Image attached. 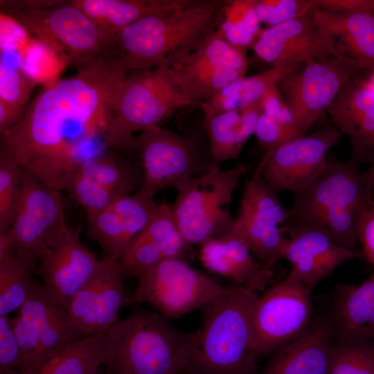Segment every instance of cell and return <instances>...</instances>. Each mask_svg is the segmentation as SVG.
Masks as SVG:
<instances>
[{
    "label": "cell",
    "mask_w": 374,
    "mask_h": 374,
    "mask_svg": "<svg viewBox=\"0 0 374 374\" xmlns=\"http://www.w3.org/2000/svg\"><path fill=\"white\" fill-rule=\"evenodd\" d=\"M127 72L112 55L58 80L33 100L20 122L1 136L21 166L64 190L88 159L107 148L105 134L119 84Z\"/></svg>",
    "instance_id": "6da1fadb"
},
{
    "label": "cell",
    "mask_w": 374,
    "mask_h": 374,
    "mask_svg": "<svg viewBox=\"0 0 374 374\" xmlns=\"http://www.w3.org/2000/svg\"><path fill=\"white\" fill-rule=\"evenodd\" d=\"M256 292L224 287L200 308L199 328L186 335V374H257L251 317Z\"/></svg>",
    "instance_id": "7a4b0ae2"
},
{
    "label": "cell",
    "mask_w": 374,
    "mask_h": 374,
    "mask_svg": "<svg viewBox=\"0 0 374 374\" xmlns=\"http://www.w3.org/2000/svg\"><path fill=\"white\" fill-rule=\"evenodd\" d=\"M359 166L350 158L328 161L310 183L292 193L283 228L316 231L344 249L358 251V223L373 195Z\"/></svg>",
    "instance_id": "3957f363"
},
{
    "label": "cell",
    "mask_w": 374,
    "mask_h": 374,
    "mask_svg": "<svg viewBox=\"0 0 374 374\" xmlns=\"http://www.w3.org/2000/svg\"><path fill=\"white\" fill-rule=\"evenodd\" d=\"M224 1H194L184 8L141 19L116 35L112 55L126 72L170 68L215 31Z\"/></svg>",
    "instance_id": "277c9868"
},
{
    "label": "cell",
    "mask_w": 374,
    "mask_h": 374,
    "mask_svg": "<svg viewBox=\"0 0 374 374\" xmlns=\"http://www.w3.org/2000/svg\"><path fill=\"white\" fill-rule=\"evenodd\" d=\"M186 335L157 312H135L106 332V374H186Z\"/></svg>",
    "instance_id": "5b68a950"
},
{
    "label": "cell",
    "mask_w": 374,
    "mask_h": 374,
    "mask_svg": "<svg viewBox=\"0 0 374 374\" xmlns=\"http://www.w3.org/2000/svg\"><path fill=\"white\" fill-rule=\"evenodd\" d=\"M193 106L170 68L127 72L115 95L105 134L107 148L134 151L133 133L160 125L175 112Z\"/></svg>",
    "instance_id": "8992f818"
},
{
    "label": "cell",
    "mask_w": 374,
    "mask_h": 374,
    "mask_svg": "<svg viewBox=\"0 0 374 374\" xmlns=\"http://www.w3.org/2000/svg\"><path fill=\"white\" fill-rule=\"evenodd\" d=\"M246 171L243 163L224 170L216 163L177 190L171 209L177 228L188 244L201 245L229 232L235 217L226 206Z\"/></svg>",
    "instance_id": "52a82bcc"
},
{
    "label": "cell",
    "mask_w": 374,
    "mask_h": 374,
    "mask_svg": "<svg viewBox=\"0 0 374 374\" xmlns=\"http://www.w3.org/2000/svg\"><path fill=\"white\" fill-rule=\"evenodd\" d=\"M197 136L181 135L160 125L141 132L134 145L143 173L139 190L153 197L166 188L177 190L217 163L209 143H203Z\"/></svg>",
    "instance_id": "ba28073f"
},
{
    "label": "cell",
    "mask_w": 374,
    "mask_h": 374,
    "mask_svg": "<svg viewBox=\"0 0 374 374\" xmlns=\"http://www.w3.org/2000/svg\"><path fill=\"white\" fill-rule=\"evenodd\" d=\"M6 11L78 70L112 53L114 39L70 1L44 10Z\"/></svg>",
    "instance_id": "9c48e42d"
},
{
    "label": "cell",
    "mask_w": 374,
    "mask_h": 374,
    "mask_svg": "<svg viewBox=\"0 0 374 374\" xmlns=\"http://www.w3.org/2000/svg\"><path fill=\"white\" fill-rule=\"evenodd\" d=\"M138 280L130 304L148 303L168 320L200 309L224 287L179 259L161 261Z\"/></svg>",
    "instance_id": "30bf717a"
},
{
    "label": "cell",
    "mask_w": 374,
    "mask_h": 374,
    "mask_svg": "<svg viewBox=\"0 0 374 374\" xmlns=\"http://www.w3.org/2000/svg\"><path fill=\"white\" fill-rule=\"evenodd\" d=\"M310 292L287 276L258 296L251 317L252 348L257 357L279 348L309 327Z\"/></svg>",
    "instance_id": "8fae6325"
},
{
    "label": "cell",
    "mask_w": 374,
    "mask_h": 374,
    "mask_svg": "<svg viewBox=\"0 0 374 374\" xmlns=\"http://www.w3.org/2000/svg\"><path fill=\"white\" fill-rule=\"evenodd\" d=\"M13 320L22 355L19 372L33 369L85 337L66 309L55 303L36 280Z\"/></svg>",
    "instance_id": "7c38bea8"
},
{
    "label": "cell",
    "mask_w": 374,
    "mask_h": 374,
    "mask_svg": "<svg viewBox=\"0 0 374 374\" xmlns=\"http://www.w3.org/2000/svg\"><path fill=\"white\" fill-rule=\"evenodd\" d=\"M288 215L277 192L256 170L247 180L238 215L229 233L240 236L262 267L271 270L283 258L286 235L283 226Z\"/></svg>",
    "instance_id": "4fadbf2b"
},
{
    "label": "cell",
    "mask_w": 374,
    "mask_h": 374,
    "mask_svg": "<svg viewBox=\"0 0 374 374\" xmlns=\"http://www.w3.org/2000/svg\"><path fill=\"white\" fill-rule=\"evenodd\" d=\"M362 70L335 57L309 61L280 79L277 87L301 136L316 122L342 87Z\"/></svg>",
    "instance_id": "5bb4252c"
},
{
    "label": "cell",
    "mask_w": 374,
    "mask_h": 374,
    "mask_svg": "<svg viewBox=\"0 0 374 374\" xmlns=\"http://www.w3.org/2000/svg\"><path fill=\"white\" fill-rule=\"evenodd\" d=\"M67 227L60 190L23 168L19 199L10 227L17 256L35 265L49 242Z\"/></svg>",
    "instance_id": "9a60e30c"
},
{
    "label": "cell",
    "mask_w": 374,
    "mask_h": 374,
    "mask_svg": "<svg viewBox=\"0 0 374 374\" xmlns=\"http://www.w3.org/2000/svg\"><path fill=\"white\" fill-rule=\"evenodd\" d=\"M341 134L333 125H328L294 139L265 153L256 170L277 193H294L319 174L328 162L327 152Z\"/></svg>",
    "instance_id": "2e32d148"
},
{
    "label": "cell",
    "mask_w": 374,
    "mask_h": 374,
    "mask_svg": "<svg viewBox=\"0 0 374 374\" xmlns=\"http://www.w3.org/2000/svg\"><path fill=\"white\" fill-rule=\"evenodd\" d=\"M142 183L141 167L105 152L82 163L64 190L87 215L101 210L118 197L138 191Z\"/></svg>",
    "instance_id": "e0dca14e"
},
{
    "label": "cell",
    "mask_w": 374,
    "mask_h": 374,
    "mask_svg": "<svg viewBox=\"0 0 374 374\" xmlns=\"http://www.w3.org/2000/svg\"><path fill=\"white\" fill-rule=\"evenodd\" d=\"M78 227H67L42 253L35 271L51 299L66 308L72 298L89 280L98 262L80 240Z\"/></svg>",
    "instance_id": "ac0fdd59"
},
{
    "label": "cell",
    "mask_w": 374,
    "mask_h": 374,
    "mask_svg": "<svg viewBox=\"0 0 374 374\" xmlns=\"http://www.w3.org/2000/svg\"><path fill=\"white\" fill-rule=\"evenodd\" d=\"M123 279L119 260L103 256L91 278L72 298L66 309L84 336L118 321L120 310L130 304Z\"/></svg>",
    "instance_id": "d6986e66"
},
{
    "label": "cell",
    "mask_w": 374,
    "mask_h": 374,
    "mask_svg": "<svg viewBox=\"0 0 374 374\" xmlns=\"http://www.w3.org/2000/svg\"><path fill=\"white\" fill-rule=\"evenodd\" d=\"M153 198L139 190L87 215L88 237L98 243L104 256L120 260L152 217L159 204Z\"/></svg>",
    "instance_id": "ffe728a7"
},
{
    "label": "cell",
    "mask_w": 374,
    "mask_h": 374,
    "mask_svg": "<svg viewBox=\"0 0 374 374\" xmlns=\"http://www.w3.org/2000/svg\"><path fill=\"white\" fill-rule=\"evenodd\" d=\"M194 258L193 246L180 233L171 204L161 203L146 226L130 243L119 263L123 278H139L165 260L179 259L190 264Z\"/></svg>",
    "instance_id": "44dd1931"
},
{
    "label": "cell",
    "mask_w": 374,
    "mask_h": 374,
    "mask_svg": "<svg viewBox=\"0 0 374 374\" xmlns=\"http://www.w3.org/2000/svg\"><path fill=\"white\" fill-rule=\"evenodd\" d=\"M319 35L331 56L359 70L374 68V13L314 10Z\"/></svg>",
    "instance_id": "7402d4cb"
},
{
    "label": "cell",
    "mask_w": 374,
    "mask_h": 374,
    "mask_svg": "<svg viewBox=\"0 0 374 374\" xmlns=\"http://www.w3.org/2000/svg\"><path fill=\"white\" fill-rule=\"evenodd\" d=\"M314 9L261 30L252 47L255 53L271 67L303 64L331 56L316 27Z\"/></svg>",
    "instance_id": "603a6c76"
},
{
    "label": "cell",
    "mask_w": 374,
    "mask_h": 374,
    "mask_svg": "<svg viewBox=\"0 0 374 374\" xmlns=\"http://www.w3.org/2000/svg\"><path fill=\"white\" fill-rule=\"evenodd\" d=\"M283 231L287 236L283 258L292 265L287 276L311 290L337 267L363 256L359 251L337 245L316 231L303 229H283Z\"/></svg>",
    "instance_id": "cb8c5ba5"
},
{
    "label": "cell",
    "mask_w": 374,
    "mask_h": 374,
    "mask_svg": "<svg viewBox=\"0 0 374 374\" xmlns=\"http://www.w3.org/2000/svg\"><path fill=\"white\" fill-rule=\"evenodd\" d=\"M332 123L350 140V159L374 160V91L355 80L345 84L326 109Z\"/></svg>",
    "instance_id": "d4e9b609"
},
{
    "label": "cell",
    "mask_w": 374,
    "mask_h": 374,
    "mask_svg": "<svg viewBox=\"0 0 374 374\" xmlns=\"http://www.w3.org/2000/svg\"><path fill=\"white\" fill-rule=\"evenodd\" d=\"M199 247V260L208 271L256 293L266 290L272 270L262 268L240 236L228 233L210 239Z\"/></svg>",
    "instance_id": "484cf974"
},
{
    "label": "cell",
    "mask_w": 374,
    "mask_h": 374,
    "mask_svg": "<svg viewBox=\"0 0 374 374\" xmlns=\"http://www.w3.org/2000/svg\"><path fill=\"white\" fill-rule=\"evenodd\" d=\"M333 325L321 321L279 348L261 374H328Z\"/></svg>",
    "instance_id": "4316f807"
},
{
    "label": "cell",
    "mask_w": 374,
    "mask_h": 374,
    "mask_svg": "<svg viewBox=\"0 0 374 374\" xmlns=\"http://www.w3.org/2000/svg\"><path fill=\"white\" fill-rule=\"evenodd\" d=\"M191 0H73L70 2L92 18L114 39L126 26L147 17L172 12Z\"/></svg>",
    "instance_id": "83f0119b"
},
{
    "label": "cell",
    "mask_w": 374,
    "mask_h": 374,
    "mask_svg": "<svg viewBox=\"0 0 374 374\" xmlns=\"http://www.w3.org/2000/svg\"><path fill=\"white\" fill-rule=\"evenodd\" d=\"M191 105L205 102L246 72L227 66L212 56H187L170 68Z\"/></svg>",
    "instance_id": "f1b7e54d"
},
{
    "label": "cell",
    "mask_w": 374,
    "mask_h": 374,
    "mask_svg": "<svg viewBox=\"0 0 374 374\" xmlns=\"http://www.w3.org/2000/svg\"><path fill=\"white\" fill-rule=\"evenodd\" d=\"M262 113L260 98L241 109L204 120L203 128L216 162L220 163L238 157L244 143L255 134Z\"/></svg>",
    "instance_id": "f546056e"
},
{
    "label": "cell",
    "mask_w": 374,
    "mask_h": 374,
    "mask_svg": "<svg viewBox=\"0 0 374 374\" xmlns=\"http://www.w3.org/2000/svg\"><path fill=\"white\" fill-rule=\"evenodd\" d=\"M340 340H374V274L359 285H342L335 299Z\"/></svg>",
    "instance_id": "4dcf8cb0"
},
{
    "label": "cell",
    "mask_w": 374,
    "mask_h": 374,
    "mask_svg": "<svg viewBox=\"0 0 374 374\" xmlns=\"http://www.w3.org/2000/svg\"><path fill=\"white\" fill-rule=\"evenodd\" d=\"M303 64L271 67L257 75L244 76L231 82L199 105L204 120L256 102L284 76L299 70Z\"/></svg>",
    "instance_id": "1f68e13d"
},
{
    "label": "cell",
    "mask_w": 374,
    "mask_h": 374,
    "mask_svg": "<svg viewBox=\"0 0 374 374\" xmlns=\"http://www.w3.org/2000/svg\"><path fill=\"white\" fill-rule=\"evenodd\" d=\"M107 330L85 336L26 372L3 374H98L103 364V344Z\"/></svg>",
    "instance_id": "d6a6232c"
},
{
    "label": "cell",
    "mask_w": 374,
    "mask_h": 374,
    "mask_svg": "<svg viewBox=\"0 0 374 374\" xmlns=\"http://www.w3.org/2000/svg\"><path fill=\"white\" fill-rule=\"evenodd\" d=\"M256 0H225L215 32L225 42L246 53L261 30Z\"/></svg>",
    "instance_id": "836d02e7"
},
{
    "label": "cell",
    "mask_w": 374,
    "mask_h": 374,
    "mask_svg": "<svg viewBox=\"0 0 374 374\" xmlns=\"http://www.w3.org/2000/svg\"><path fill=\"white\" fill-rule=\"evenodd\" d=\"M35 267L18 256L0 262V316L19 311L26 303L35 282L30 273Z\"/></svg>",
    "instance_id": "e575fe53"
},
{
    "label": "cell",
    "mask_w": 374,
    "mask_h": 374,
    "mask_svg": "<svg viewBox=\"0 0 374 374\" xmlns=\"http://www.w3.org/2000/svg\"><path fill=\"white\" fill-rule=\"evenodd\" d=\"M328 374H374L373 340H340L332 346Z\"/></svg>",
    "instance_id": "d590c367"
},
{
    "label": "cell",
    "mask_w": 374,
    "mask_h": 374,
    "mask_svg": "<svg viewBox=\"0 0 374 374\" xmlns=\"http://www.w3.org/2000/svg\"><path fill=\"white\" fill-rule=\"evenodd\" d=\"M23 167L12 152L0 149V230L9 229L13 222L20 192Z\"/></svg>",
    "instance_id": "8d00e7d4"
},
{
    "label": "cell",
    "mask_w": 374,
    "mask_h": 374,
    "mask_svg": "<svg viewBox=\"0 0 374 374\" xmlns=\"http://www.w3.org/2000/svg\"><path fill=\"white\" fill-rule=\"evenodd\" d=\"M37 84L19 64L1 58L0 101L24 109Z\"/></svg>",
    "instance_id": "74e56055"
},
{
    "label": "cell",
    "mask_w": 374,
    "mask_h": 374,
    "mask_svg": "<svg viewBox=\"0 0 374 374\" xmlns=\"http://www.w3.org/2000/svg\"><path fill=\"white\" fill-rule=\"evenodd\" d=\"M314 0H256V12L261 23L269 26L301 17L314 10Z\"/></svg>",
    "instance_id": "f35d334b"
},
{
    "label": "cell",
    "mask_w": 374,
    "mask_h": 374,
    "mask_svg": "<svg viewBox=\"0 0 374 374\" xmlns=\"http://www.w3.org/2000/svg\"><path fill=\"white\" fill-rule=\"evenodd\" d=\"M260 146L270 152L282 144L301 136L294 122L265 114L260 116L255 134Z\"/></svg>",
    "instance_id": "ab89813d"
},
{
    "label": "cell",
    "mask_w": 374,
    "mask_h": 374,
    "mask_svg": "<svg viewBox=\"0 0 374 374\" xmlns=\"http://www.w3.org/2000/svg\"><path fill=\"white\" fill-rule=\"evenodd\" d=\"M21 350L14 328L13 317L0 316V371H18L21 364Z\"/></svg>",
    "instance_id": "60d3db41"
},
{
    "label": "cell",
    "mask_w": 374,
    "mask_h": 374,
    "mask_svg": "<svg viewBox=\"0 0 374 374\" xmlns=\"http://www.w3.org/2000/svg\"><path fill=\"white\" fill-rule=\"evenodd\" d=\"M358 239L363 256L373 268L374 274V192L373 198L358 223Z\"/></svg>",
    "instance_id": "b9f144b4"
},
{
    "label": "cell",
    "mask_w": 374,
    "mask_h": 374,
    "mask_svg": "<svg viewBox=\"0 0 374 374\" xmlns=\"http://www.w3.org/2000/svg\"><path fill=\"white\" fill-rule=\"evenodd\" d=\"M314 2L318 8L331 11L374 13V0H314Z\"/></svg>",
    "instance_id": "7bdbcfd3"
},
{
    "label": "cell",
    "mask_w": 374,
    "mask_h": 374,
    "mask_svg": "<svg viewBox=\"0 0 374 374\" xmlns=\"http://www.w3.org/2000/svg\"><path fill=\"white\" fill-rule=\"evenodd\" d=\"M24 109L0 101V134L1 136L17 125L24 113Z\"/></svg>",
    "instance_id": "ee69618b"
},
{
    "label": "cell",
    "mask_w": 374,
    "mask_h": 374,
    "mask_svg": "<svg viewBox=\"0 0 374 374\" xmlns=\"http://www.w3.org/2000/svg\"><path fill=\"white\" fill-rule=\"evenodd\" d=\"M64 1L57 0L1 1V6L6 10H37L56 6Z\"/></svg>",
    "instance_id": "f6af8a7d"
},
{
    "label": "cell",
    "mask_w": 374,
    "mask_h": 374,
    "mask_svg": "<svg viewBox=\"0 0 374 374\" xmlns=\"http://www.w3.org/2000/svg\"><path fill=\"white\" fill-rule=\"evenodd\" d=\"M17 256L14 240L10 228L0 230V262Z\"/></svg>",
    "instance_id": "bcb514c9"
},
{
    "label": "cell",
    "mask_w": 374,
    "mask_h": 374,
    "mask_svg": "<svg viewBox=\"0 0 374 374\" xmlns=\"http://www.w3.org/2000/svg\"><path fill=\"white\" fill-rule=\"evenodd\" d=\"M362 175L369 187L374 192V160L367 170L362 172Z\"/></svg>",
    "instance_id": "7dc6e473"
},
{
    "label": "cell",
    "mask_w": 374,
    "mask_h": 374,
    "mask_svg": "<svg viewBox=\"0 0 374 374\" xmlns=\"http://www.w3.org/2000/svg\"><path fill=\"white\" fill-rule=\"evenodd\" d=\"M98 374H100V373H98Z\"/></svg>",
    "instance_id": "c3c4849f"
},
{
    "label": "cell",
    "mask_w": 374,
    "mask_h": 374,
    "mask_svg": "<svg viewBox=\"0 0 374 374\" xmlns=\"http://www.w3.org/2000/svg\"><path fill=\"white\" fill-rule=\"evenodd\" d=\"M373 12H374V10H373Z\"/></svg>",
    "instance_id": "681fc988"
},
{
    "label": "cell",
    "mask_w": 374,
    "mask_h": 374,
    "mask_svg": "<svg viewBox=\"0 0 374 374\" xmlns=\"http://www.w3.org/2000/svg\"><path fill=\"white\" fill-rule=\"evenodd\" d=\"M184 374H185V373H184Z\"/></svg>",
    "instance_id": "f907efd6"
}]
</instances>
